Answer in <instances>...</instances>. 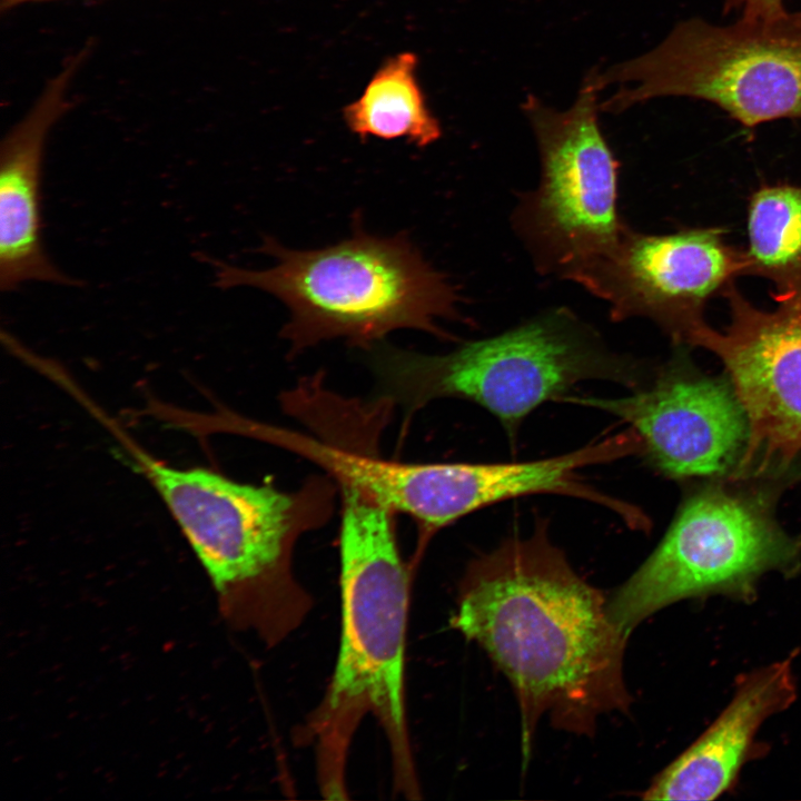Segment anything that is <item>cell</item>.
<instances>
[{
	"instance_id": "obj_1",
	"label": "cell",
	"mask_w": 801,
	"mask_h": 801,
	"mask_svg": "<svg viewBox=\"0 0 801 801\" xmlns=\"http://www.w3.org/2000/svg\"><path fill=\"white\" fill-rule=\"evenodd\" d=\"M451 625L476 642L511 682L527 756L536 724L592 735L600 715L629 712L627 634L607 600L572 568L544 522L472 560Z\"/></svg>"
},
{
	"instance_id": "obj_15",
	"label": "cell",
	"mask_w": 801,
	"mask_h": 801,
	"mask_svg": "<svg viewBox=\"0 0 801 801\" xmlns=\"http://www.w3.org/2000/svg\"><path fill=\"white\" fill-rule=\"evenodd\" d=\"M416 70L417 57L412 52L386 60L358 99L344 108L349 130L362 140L404 138L417 147L437 141L441 125L427 106Z\"/></svg>"
},
{
	"instance_id": "obj_18",
	"label": "cell",
	"mask_w": 801,
	"mask_h": 801,
	"mask_svg": "<svg viewBox=\"0 0 801 801\" xmlns=\"http://www.w3.org/2000/svg\"><path fill=\"white\" fill-rule=\"evenodd\" d=\"M47 1H56V0H0V9H1V11H9V10H12L13 8L22 6V4L47 2Z\"/></svg>"
},
{
	"instance_id": "obj_10",
	"label": "cell",
	"mask_w": 801,
	"mask_h": 801,
	"mask_svg": "<svg viewBox=\"0 0 801 801\" xmlns=\"http://www.w3.org/2000/svg\"><path fill=\"white\" fill-rule=\"evenodd\" d=\"M724 234L711 227L646 235L626 227L573 281L607 301L613 319L650 318L675 346L686 347L705 322L709 299L745 276V249L728 244Z\"/></svg>"
},
{
	"instance_id": "obj_13",
	"label": "cell",
	"mask_w": 801,
	"mask_h": 801,
	"mask_svg": "<svg viewBox=\"0 0 801 801\" xmlns=\"http://www.w3.org/2000/svg\"><path fill=\"white\" fill-rule=\"evenodd\" d=\"M87 52L70 58L44 87L0 149V287L30 280L75 285L46 254L41 237L40 181L48 134L70 109L68 87Z\"/></svg>"
},
{
	"instance_id": "obj_2",
	"label": "cell",
	"mask_w": 801,
	"mask_h": 801,
	"mask_svg": "<svg viewBox=\"0 0 801 801\" xmlns=\"http://www.w3.org/2000/svg\"><path fill=\"white\" fill-rule=\"evenodd\" d=\"M338 485L340 642L305 739L315 744L319 780L342 785L355 730L372 714L389 745L394 788L409 794L419 789L404 695L409 576L397 545L395 513L353 484Z\"/></svg>"
},
{
	"instance_id": "obj_16",
	"label": "cell",
	"mask_w": 801,
	"mask_h": 801,
	"mask_svg": "<svg viewBox=\"0 0 801 801\" xmlns=\"http://www.w3.org/2000/svg\"><path fill=\"white\" fill-rule=\"evenodd\" d=\"M745 276L763 277L774 299L801 298V186L759 188L748 206Z\"/></svg>"
},
{
	"instance_id": "obj_14",
	"label": "cell",
	"mask_w": 801,
	"mask_h": 801,
	"mask_svg": "<svg viewBox=\"0 0 801 801\" xmlns=\"http://www.w3.org/2000/svg\"><path fill=\"white\" fill-rule=\"evenodd\" d=\"M792 659L739 679L734 696L695 742L643 792L644 800H713L729 791L748 760L761 724L797 695Z\"/></svg>"
},
{
	"instance_id": "obj_6",
	"label": "cell",
	"mask_w": 801,
	"mask_h": 801,
	"mask_svg": "<svg viewBox=\"0 0 801 801\" xmlns=\"http://www.w3.org/2000/svg\"><path fill=\"white\" fill-rule=\"evenodd\" d=\"M596 79L602 89L619 85L600 103L611 113L686 97L715 105L748 129L801 118V10L729 24L681 21L655 48L597 70Z\"/></svg>"
},
{
	"instance_id": "obj_9",
	"label": "cell",
	"mask_w": 801,
	"mask_h": 801,
	"mask_svg": "<svg viewBox=\"0 0 801 801\" xmlns=\"http://www.w3.org/2000/svg\"><path fill=\"white\" fill-rule=\"evenodd\" d=\"M722 296L729 326L719 332L704 322L686 347L708 349L722 362L744 411L748 441L731 475L743 479L788 467L801 454V298H778L774 309L763 310L735 283Z\"/></svg>"
},
{
	"instance_id": "obj_4",
	"label": "cell",
	"mask_w": 801,
	"mask_h": 801,
	"mask_svg": "<svg viewBox=\"0 0 801 801\" xmlns=\"http://www.w3.org/2000/svg\"><path fill=\"white\" fill-rule=\"evenodd\" d=\"M261 250L276 260L264 270L211 259L216 286L256 287L280 299L290 310L283 336L293 353L332 338L370 348L400 328L446 338L435 320L456 316L454 286L403 234L379 238L357 221L353 236L333 246L293 250L266 238Z\"/></svg>"
},
{
	"instance_id": "obj_7",
	"label": "cell",
	"mask_w": 801,
	"mask_h": 801,
	"mask_svg": "<svg viewBox=\"0 0 801 801\" xmlns=\"http://www.w3.org/2000/svg\"><path fill=\"white\" fill-rule=\"evenodd\" d=\"M800 562L801 537L775 522L767 494L709 485L683 501L657 547L607 600V612L629 635L684 599L723 594L749 601L761 575L794 573Z\"/></svg>"
},
{
	"instance_id": "obj_5",
	"label": "cell",
	"mask_w": 801,
	"mask_h": 801,
	"mask_svg": "<svg viewBox=\"0 0 801 801\" xmlns=\"http://www.w3.org/2000/svg\"><path fill=\"white\" fill-rule=\"evenodd\" d=\"M370 349L380 397L406 415L444 397L469 400L498 419L512 444L530 413L547 400H561L581 382L609 380L635 389L650 379L643 365L610 350L593 329L562 308L444 355L380 342Z\"/></svg>"
},
{
	"instance_id": "obj_17",
	"label": "cell",
	"mask_w": 801,
	"mask_h": 801,
	"mask_svg": "<svg viewBox=\"0 0 801 801\" xmlns=\"http://www.w3.org/2000/svg\"><path fill=\"white\" fill-rule=\"evenodd\" d=\"M740 12L748 19L773 18L785 12L784 0H724L723 13Z\"/></svg>"
},
{
	"instance_id": "obj_11",
	"label": "cell",
	"mask_w": 801,
	"mask_h": 801,
	"mask_svg": "<svg viewBox=\"0 0 801 801\" xmlns=\"http://www.w3.org/2000/svg\"><path fill=\"white\" fill-rule=\"evenodd\" d=\"M657 374L622 397L564 396L606 412L641 438L642 456L674 479L733 474L748 422L729 380L698 373L681 346Z\"/></svg>"
},
{
	"instance_id": "obj_12",
	"label": "cell",
	"mask_w": 801,
	"mask_h": 801,
	"mask_svg": "<svg viewBox=\"0 0 801 801\" xmlns=\"http://www.w3.org/2000/svg\"><path fill=\"white\" fill-rule=\"evenodd\" d=\"M611 458V446L599 439L566 454L527 462H393L384 477L383 495L395 513L414 518L427 540L469 513L526 495H566L605 505L609 495L586 483L578 472Z\"/></svg>"
},
{
	"instance_id": "obj_3",
	"label": "cell",
	"mask_w": 801,
	"mask_h": 801,
	"mask_svg": "<svg viewBox=\"0 0 801 801\" xmlns=\"http://www.w3.org/2000/svg\"><path fill=\"white\" fill-rule=\"evenodd\" d=\"M107 426L160 494L230 619L269 646L283 642L312 609L310 595L294 575V550L304 533L330 516L332 483L313 477L284 492L207 468H176L139 448L109 419Z\"/></svg>"
},
{
	"instance_id": "obj_8",
	"label": "cell",
	"mask_w": 801,
	"mask_h": 801,
	"mask_svg": "<svg viewBox=\"0 0 801 801\" xmlns=\"http://www.w3.org/2000/svg\"><path fill=\"white\" fill-rule=\"evenodd\" d=\"M596 70L573 105L557 110L528 95L522 103L542 165L538 188L517 209V227L542 271L573 278L606 254L627 227L619 216L617 167L599 122Z\"/></svg>"
}]
</instances>
